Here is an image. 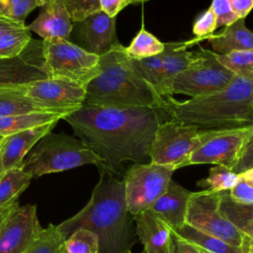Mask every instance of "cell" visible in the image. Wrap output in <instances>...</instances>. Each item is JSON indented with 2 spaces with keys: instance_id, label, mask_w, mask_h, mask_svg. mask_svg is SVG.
Instances as JSON below:
<instances>
[{
  "instance_id": "obj_28",
  "label": "cell",
  "mask_w": 253,
  "mask_h": 253,
  "mask_svg": "<svg viewBox=\"0 0 253 253\" xmlns=\"http://www.w3.org/2000/svg\"><path fill=\"white\" fill-rule=\"evenodd\" d=\"M215 57L219 63L232 71L235 76L253 81V48L226 54L215 53Z\"/></svg>"
},
{
  "instance_id": "obj_4",
  "label": "cell",
  "mask_w": 253,
  "mask_h": 253,
  "mask_svg": "<svg viewBox=\"0 0 253 253\" xmlns=\"http://www.w3.org/2000/svg\"><path fill=\"white\" fill-rule=\"evenodd\" d=\"M101 72L86 86L83 105L118 108H166L167 102L131 66L126 46L99 57Z\"/></svg>"
},
{
  "instance_id": "obj_14",
  "label": "cell",
  "mask_w": 253,
  "mask_h": 253,
  "mask_svg": "<svg viewBox=\"0 0 253 253\" xmlns=\"http://www.w3.org/2000/svg\"><path fill=\"white\" fill-rule=\"evenodd\" d=\"M42 43V42L32 39L21 54L0 59V89L48 78Z\"/></svg>"
},
{
  "instance_id": "obj_35",
  "label": "cell",
  "mask_w": 253,
  "mask_h": 253,
  "mask_svg": "<svg viewBox=\"0 0 253 253\" xmlns=\"http://www.w3.org/2000/svg\"><path fill=\"white\" fill-rule=\"evenodd\" d=\"M228 193L235 202L253 204V167L238 174L236 185Z\"/></svg>"
},
{
  "instance_id": "obj_22",
  "label": "cell",
  "mask_w": 253,
  "mask_h": 253,
  "mask_svg": "<svg viewBox=\"0 0 253 253\" xmlns=\"http://www.w3.org/2000/svg\"><path fill=\"white\" fill-rule=\"evenodd\" d=\"M173 230L194 246L208 253H244L242 247L233 246L217 237L204 233L186 222Z\"/></svg>"
},
{
  "instance_id": "obj_6",
  "label": "cell",
  "mask_w": 253,
  "mask_h": 253,
  "mask_svg": "<svg viewBox=\"0 0 253 253\" xmlns=\"http://www.w3.org/2000/svg\"><path fill=\"white\" fill-rule=\"evenodd\" d=\"M42 52L49 78L72 81L86 88L101 72L99 56L87 52L68 40H43Z\"/></svg>"
},
{
  "instance_id": "obj_24",
  "label": "cell",
  "mask_w": 253,
  "mask_h": 253,
  "mask_svg": "<svg viewBox=\"0 0 253 253\" xmlns=\"http://www.w3.org/2000/svg\"><path fill=\"white\" fill-rule=\"evenodd\" d=\"M32 177L23 168H12L0 179V209L18 202V197L28 188Z\"/></svg>"
},
{
  "instance_id": "obj_44",
  "label": "cell",
  "mask_w": 253,
  "mask_h": 253,
  "mask_svg": "<svg viewBox=\"0 0 253 253\" xmlns=\"http://www.w3.org/2000/svg\"><path fill=\"white\" fill-rule=\"evenodd\" d=\"M240 231L244 235L242 245H253V219L245 223L240 228Z\"/></svg>"
},
{
  "instance_id": "obj_42",
  "label": "cell",
  "mask_w": 253,
  "mask_h": 253,
  "mask_svg": "<svg viewBox=\"0 0 253 253\" xmlns=\"http://www.w3.org/2000/svg\"><path fill=\"white\" fill-rule=\"evenodd\" d=\"M230 4L239 19H244L253 9V0H230Z\"/></svg>"
},
{
  "instance_id": "obj_27",
  "label": "cell",
  "mask_w": 253,
  "mask_h": 253,
  "mask_svg": "<svg viewBox=\"0 0 253 253\" xmlns=\"http://www.w3.org/2000/svg\"><path fill=\"white\" fill-rule=\"evenodd\" d=\"M164 48V42H161L155 36L146 31L142 25L130 44L126 46V52L131 58H144L159 54Z\"/></svg>"
},
{
  "instance_id": "obj_18",
  "label": "cell",
  "mask_w": 253,
  "mask_h": 253,
  "mask_svg": "<svg viewBox=\"0 0 253 253\" xmlns=\"http://www.w3.org/2000/svg\"><path fill=\"white\" fill-rule=\"evenodd\" d=\"M204 38H197L185 42H164L165 56L163 59L158 93L160 96L171 95V84L177 74L184 71L196 58L197 51H188L187 48L195 45Z\"/></svg>"
},
{
  "instance_id": "obj_32",
  "label": "cell",
  "mask_w": 253,
  "mask_h": 253,
  "mask_svg": "<svg viewBox=\"0 0 253 253\" xmlns=\"http://www.w3.org/2000/svg\"><path fill=\"white\" fill-rule=\"evenodd\" d=\"M31 41L32 37L27 27L3 34L0 36V59L21 54Z\"/></svg>"
},
{
  "instance_id": "obj_17",
  "label": "cell",
  "mask_w": 253,
  "mask_h": 253,
  "mask_svg": "<svg viewBox=\"0 0 253 253\" xmlns=\"http://www.w3.org/2000/svg\"><path fill=\"white\" fill-rule=\"evenodd\" d=\"M42 11L27 28L43 40L70 38L72 21L64 0H44Z\"/></svg>"
},
{
  "instance_id": "obj_49",
  "label": "cell",
  "mask_w": 253,
  "mask_h": 253,
  "mask_svg": "<svg viewBox=\"0 0 253 253\" xmlns=\"http://www.w3.org/2000/svg\"><path fill=\"white\" fill-rule=\"evenodd\" d=\"M197 248H198V247H197ZM198 249L200 250V252H201V253H208V252H206V251H204V250H202V249H200V248H198Z\"/></svg>"
},
{
  "instance_id": "obj_7",
  "label": "cell",
  "mask_w": 253,
  "mask_h": 253,
  "mask_svg": "<svg viewBox=\"0 0 253 253\" xmlns=\"http://www.w3.org/2000/svg\"><path fill=\"white\" fill-rule=\"evenodd\" d=\"M208 130L169 119L160 123L150 147L151 163L185 167L191 154L207 139Z\"/></svg>"
},
{
  "instance_id": "obj_16",
  "label": "cell",
  "mask_w": 253,
  "mask_h": 253,
  "mask_svg": "<svg viewBox=\"0 0 253 253\" xmlns=\"http://www.w3.org/2000/svg\"><path fill=\"white\" fill-rule=\"evenodd\" d=\"M57 122L31 127L14 134L2 137L0 156L5 171L12 168H23V161L34 145L46 133L50 132Z\"/></svg>"
},
{
  "instance_id": "obj_12",
  "label": "cell",
  "mask_w": 253,
  "mask_h": 253,
  "mask_svg": "<svg viewBox=\"0 0 253 253\" xmlns=\"http://www.w3.org/2000/svg\"><path fill=\"white\" fill-rule=\"evenodd\" d=\"M252 132L253 126L208 130L207 139L191 154L186 166L210 163L222 165L232 170Z\"/></svg>"
},
{
  "instance_id": "obj_9",
  "label": "cell",
  "mask_w": 253,
  "mask_h": 253,
  "mask_svg": "<svg viewBox=\"0 0 253 253\" xmlns=\"http://www.w3.org/2000/svg\"><path fill=\"white\" fill-rule=\"evenodd\" d=\"M234 78L235 74L219 63L213 51L201 48L194 61L173 79L171 95L195 98L211 94L226 87Z\"/></svg>"
},
{
  "instance_id": "obj_50",
  "label": "cell",
  "mask_w": 253,
  "mask_h": 253,
  "mask_svg": "<svg viewBox=\"0 0 253 253\" xmlns=\"http://www.w3.org/2000/svg\"><path fill=\"white\" fill-rule=\"evenodd\" d=\"M1 139H2V137H1V136H0V141H1Z\"/></svg>"
},
{
  "instance_id": "obj_34",
  "label": "cell",
  "mask_w": 253,
  "mask_h": 253,
  "mask_svg": "<svg viewBox=\"0 0 253 253\" xmlns=\"http://www.w3.org/2000/svg\"><path fill=\"white\" fill-rule=\"evenodd\" d=\"M43 4L44 0H0V17L25 22L33 10Z\"/></svg>"
},
{
  "instance_id": "obj_36",
  "label": "cell",
  "mask_w": 253,
  "mask_h": 253,
  "mask_svg": "<svg viewBox=\"0 0 253 253\" xmlns=\"http://www.w3.org/2000/svg\"><path fill=\"white\" fill-rule=\"evenodd\" d=\"M72 22L82 21L86 17L100 12V0H64Z\"/></svg>"
},
{
  "instance_id": "obj_39",
  "label": "cell",
  "mask_w": 253,
  "mask_h": 253,
  "mask_svg": "<svg viewBox=\"0 0 253 253\" xmlns=\"http://www.w3.org/2000/svg\"><path fill=\"white\" fill-rule=\"evenodd\" d=\"M252 167H253V132L246 140L241 150L238 161L236 165L233 167L232 171L239 174Z\"/></svg>"
},
{
  "instance_id": "obj_10",
  "label": "cell",
  "mask_w": 253,
  "mask_h": 253,
  "mask_svg": "<svg viewBox=\"0 0 253 253\" xmlns=\"http://www.w3.org/2000/svg\"><path fill=\"white\" fill-rule=\"evenodd\" d=\"M219 200L220 194L210 190L192 192L188 203L186 223L233 246L241 247L244 235L221 213Z\"/></svg>"
},
{
  "instance_id": "obj_31",
  "label": "cell",
  "mask_w": 253,
  "mask_h": 253,
  "mask_svg": "<svg viewBox=\"0 0 253 253\" xmlns=\"http://www.w3.org/2000/svg\"><path fill=\"white\" fill-rule=\"evenodd\" d=\"M165 56V48L159 54L144 57V58H131L129 57L133 69L158 93L159 81L163 59ZM159 94V93H158Z\"/></svg>"
},
{
  "instance_id": "obj_37",
  "label": "cell",
  "mask_w": 253,
  "mask_h": 253,
  "mask_svg": "<svg viewBox=\"0 0 253 253\" xmlns=\"http://www.w3.org/2000/svg\"><path fill=\"white\" fill-rule=\"evenodd\" d=\"M216 30V17L210 7L203 12L196 20L193 25V34L197 38L207 39L208 36L212 35Z\"/></svg>"
},
{
  "instance_id": "obj_1",
  "label": "cell",
  "mask_w": 253,
  "mask_h": 253,
  "mask_svg": "<svg viewBox=\"0 0 253 253\" xmlns=\"http://www.w3.org/2000/svg\"><path fill=\"white\" fill-rule=\"evenodd\" d=\"M171 119L166 108H118L83 105L65 120L102 160V166L124 177L127 162L146 163L160 123Z\"/></svg>"
},
{
  "instance_id": "obj_47",
  "label": "cell",
  "mask_w": 253,
  "mask_h": 253,
  "mask_svg": "<svg viewBox=\"0 0 253 253\" xmlns=\"http://www.w3.org/2000/svg\"><path fill=\"white\" fill-rule=\"evenodd\" d=\"M4 172H5V170H4L3 166H2V162H1V156H0V179H1V177L3 176Z\"/></svg>"
},
{
  "instance_id": "obj_33",
  "label": "cell",
  "mask_w": 253,
  "mask_h": 253,
  "mask_svg": "<svg viewBox=\"0 0 253 253\" xmlns=\"http://www.w3.org/2000/svg\"><path fill=\"white\" fill-rule=\"evenodd\" d=\"M64 253H99V239L94 232L78 228L65 239Z\"/></svg>"
},
{
  "instance_id": "obj_13",
  "label": "cell",
  "mask_w": 253,
  "mask_h": 253,
  "mask_svg": "<svg viewBox=\"0 0 253 253\" xmlns=\"http://www.w3.org/2000/svg\"><path fill=\"white\" fill-rule=\"evenodd\" d=\"M69 41L100 57L120 44L116 33V18L100 11L82 21L72 22Z\"/></svg>"
},
{
  "instance_id": "obj_46",
  "label": "cell",
  "mask_w": 253,
  "mask_h": 253,
  "mask_svg": "<svg viewBox=\"0 0 253 253\" xmlns=\"http://www.w3.org/2000/svg\"><path fill=\"white\" fill-rule=\"evenodd\" d=\"M244 253H253V245H242Z\"/></svg>"
},
{
  "instance_id": "obj_15",
  "label": "cell",
  "mask_w": 253,
  "mask_h": 253,
  "mask_svg": "<svg viewBox=\"0 0 253 253\" xmlns=\"http://www.w3.org/2000/svg\"><path fill=\"white\" fill-rule=\"evenodd\" d=\"M42 229L37 207H17L0 227V253H22Z\"/></svg>"
},
{
  "instance_id": "obj_3",
  "label": "cell",
  "mask_w": 253,
  "mask_h": 253,
  "mask_svg": "<svg viewBox=\"0 0 253 253\" xmlns=\"http://www.w3.org/2000/svg\"><path fill=\"white\" fill-rule=\"evenodd\" d=\"M172 119L206 130L253 126V81L235 76L223 89L211 94L177 101L167 96Z\"/></svg>"
},
{
  "instance_id": "obj_23",
  "label": "cell",
  "mask_w": 253,
  "mask_h": 253,
  "mask_svg": "<svg viewBox=\"0 0 253 253\" xmlns=\"http://www.w3.org/2000/svg\"><path fill=\"white\" fill-rule=\"evenodd\" d=\"M62 115L53 113H31L0 117V136L5 137L38 126L58 122Z\"/></svg>"
},
{
  "instance_id": "obj_38",
  "label": "cell",
  "mask_w": 253,
  "mask_h": 253,
  "mask_svg": "<svg viewBox=\"0 0 253 253\" xmlns=\"http://www.w3.org/2000/svg\"><path fill=\"white\" fill-rule=\"evenodd\" d=\"M211 8L216 17V28L229 26L239 19L232 10L230 0H212Z\"/></svg>"
},
{
  "instance_id": "obj_45",
  "label": "cell",
  "mask_w": 253,
  "mask_h": 253,
  "mask_svg": "<svg viewBox=\"0 0 253 253\" xmlns=\"http://www.w3.org/2000/svg\"><path fill=\"white\" fill-rule=\"evenodd\" d=\"M19 207V204L18 202L9 206V207H6V208H3V209H0V227L1 225L4 223V221L6 220V218L9 216V214L17 208Z\"/></svg>"
},
{
  "instance_id": "obj_41",
  "label": "cell",
  "mask_w": 253,
  "mask_h": 253,
  "mask_svg": "<svg viewBox=\"0 0 253 253\" xmlns=\"http://www.w3.org/2000/svg\"><path fill=\"white\" fill-rule=\"evenodd\" d=\"M129 4H132V0H100L101 10L111 18H116Z\"/></svg>"
},
{
  "instance_id": "obj_5",
  "label": "cell",
  "mask_w": 253,
  "mask_h": 253,
  "mask_svg": "<svg viewBox=\"0 0 253 253\" xmlns=\"http://www.w3.org/2000/svg\"><path fill=\"white\" fill-rule=\"evenodd\" d=\"M86 164L100 167L103 163L101 158L81 139L63 132L50 131L29 151L23 161V169L33 179Z\"/></svg>"
},
{
  "instance_id": "obj_26",
  "label": "cell",
  "mask_w": 253,
  "mask_h": 253,
  "mask_svg": "<svg viewBox=\"0 0 253 253\" xmlns=\"http://www.w3.org/2000/svg\"><path fill=\"white\" fill-rule=\"evenodd\" d=\"M65 239L58 225L49 224L41 230L22 253H64Z\"/></svg>"
},
{
  "instance_id": "obj_11",
  "label": "cell",
  "mask_w": 253,
  "mask_h": 253,
  "mask_svg": "<svg viewBox=\"0 0 253 253\" xmlns=\"http://www.w3.org/2000/svg\"><path fill=\"white\" fill-rule=\"evenodd\" d=\"M14 87L46 113L64 118L83 106L86 95V88L78 83L49 77Z\"/></svg>"
},
{
  "instance_id": "obj_51",
  "label": "cell",
  "mask_w": 253,
  "mask_h": 253,
  "mask_svg": "<svg viewBox=\"0 0 253 253\" xmlns=\"http://www.w3.org/2000/svg\"><path fill=\"white\" fill-rule=\"evenodd\" d=\"M130 253H131V252H130ZM141 253H145V252H144V251H142V252H141Z\"/></svg>"
},
{
  "instance_id": "obj_48",
  "label": "cell",
  "mask_w": 253,
  "mask_h": 253,
  "mask_svg": "<svg viewBox=\"0 0 253 253\" xmlns=\"http://www.w3.org/2000/svg\"><path fill=\"white\" fill-rule=\"evenodd\" d=\"M148 0H132V4H137V3H143Z\"/></svg>"
},
{
  "instance_id": "obj_25",
  "label": "cell",
  "mask_w": 253,
  "mask_h": 253,
  "mask_svg": "<svg viewBox=\"0 0 253 253\" xmlns=\"http://www.w3.org/2000/svg\"><path fill=\"white\" fill-rule=\"evenodd\" d=\"M46 113L15 87L0 89V117Z\"/></svg>"
},
{
  "instance_id": "obj_19",
  "label": "cell",
  "mask_w": 253,
  "mask_h": 253,
  "mask_svg": "<svg viewBox=\"0 0 253 253\" xmlns=\"http://www.w3.org/2000/svg\"><path fill=\"white\" fill-rule=\"evenodd\" d=\"M135 232L145 253H170V227L150 209L133 216Z\"/></svg>"
},
{
  "instance_id": "obj_29",
  "label": "cell",
  "mask_w": 253,
  "mask_h": 253,
  "mask_svg": "<svg viewBox=\"0 0 253 253\" xmlns=\"http://www.w3.org/2000/svg\"><path fill=\"white\" fill-rule=\"evenodd\" d=\"M229 191L220 192L219 211L239 230L253 219V204H242L235 202L229 196Z\"/></svg>"
},
{
  "instance_id": "obj_20",
  "label": "cell",
  "mask_w": 253,
  "mask_h": 253,
  "mask_svg": "<svg viewBox=\"0 0 253 253\" xmlns=\"http://www.w3.org/2000/svg\"><path fill=\"white\" fill-rule=\"evenodd\" d=\"M192 192L171 180L165 192L152 205L154 211L170 228L176 229L186 222L188 203Z\"/></svg>"
},
{
  "instance_id": "obj_40",
  "label": "cell",
  "mask_w": 253,
  "mask_h": 253,
  "mask_svg": "<svg viewBox=\"0 0 253 253\" xmlns=\"http://www.w3.org/2000/svg\"><path fill=\"white\" fill-rule=\"evenodd\" d=\"M170 253H201L196 246L179 236L172 228H170Z\"/></svg>"
},
{
  "instance_id": "obj_8",
  "label": "cell",
  "mask_w": 253,
  "mask_h": 253,
  "mask_svg": "<svg viewBox=\"0 0 253 253\" xmlns=\"http://www.w3.org/2000/svg\"><path fill=\"white\" fill-rule=\"evenodd\" d=\"M176 169L170 165L134 163L124 175L125 195L131 215L150 209L165 192Z\"/></svg>"
},
{
  "instance_id": "obj_21",
  "label": "cell",
  "mask_w": 253,
  "mask_h": 253,
  "mask_svg": "<svg viewBox=\"0 0 253 253\" xmlns=\"http://www.w3.org/2000/svg\"><path fill=\"white\" fill-rule=\"evenodd\" d=\"M213 52L226 54L253 48V33L246 28L244 19H238L217 35L207 37Z\"/></svg>"
},
{
  "instance_id": "obj_30",
  "label": "cell",
  "mask_w": 253,
  "mask_h": 253,
  "mask_svg": "<svg viewBox=\"0 0 253 253\" xmlns=\"http://www.w3.org/2000/svg\"><path fill=\"white\" fill-rule=\"evenodd\" d=\"M237 181V173L225 166L215 165L210 169L209 176L206 179L200 180L197 185L208 188L211 192L220 193L230 191L236 185Z\"/></svg>"
},
{
  "instance_id": "obj_43",
  "label": "cell",
  "mask_w": 253,
  "mask_h": 253,
  "mask_svg": "<svg viewBox=\"0 0 253 253\" xmlns=\"http://www.w3.org/2000/svg\"><path fill=\"white\" fill-rule=\"evenodd\" d=\"M25 27H26L25 22H18V21H13L7 18L0 17V36L8 32L23 29Z\"/></svg>"
},
{
  "instance_id": "obj_2",
  "label": "cell",
  "mask_w": 253,
  "mask_h": 253,
  "mask_svg": "<svg viewBox=\"0 0 253 253\" xmlns=\"http://www.w3.org/2000/svg\"><path fill=\"white\" fill-rule=\"evenodd\" d=\"M98 169L100 180L89 202L58 227L66 238L78 228L94 232L99 239V253H130L138 238L133 215L126 207L124 177Z\"/></svg>"
}]
</instances>
